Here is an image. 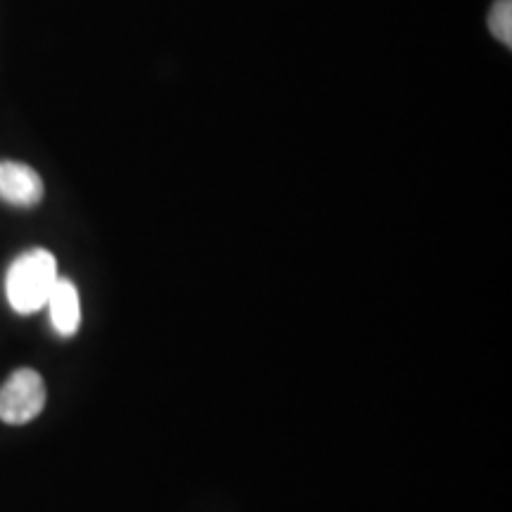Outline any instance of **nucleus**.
<instances>
[{"label":"nucleus","instance_id":"obj_2","mask_svg":"<svg viewBox=\"0 0 512 512\" xmlns=\"http://www.w3.org/2000/svg\"><path fill=\"white\" fill-rule=\"evenodd\" d=\"M46 408V384L31 368L15 370L0 387V420L27 425Z\"/></svg>","mask_w":512,"mask_h":512},{"label":"nucleus","instance_id":"obj_4","mask_svg":"<svg viewBox=\"0 0 512 512\" xmlns=\"http://www.w3.org/2000/svg\"><path fill=\"white\" fill-rule=\"evenodd\" d=\"M48 311H50V323H53V330L60 337H74L79 332L81 325V299L79 290L72 280L57 278L48 297Z\"/></svg>","mask_w":512,"mask_h":512},{"label":"nucleus","instance_id":"obj_5","mask_svg":"<svg viewBox=\"0 0 512 512\" xmlns=\"http://www.w3.org/2000/svg\"><path fill=\"white\" fill-rule=\"evenodd\" d=\"M489 29L503 46H512V0H496L489 12Z\"/></svg>","mask_w":512,"mask_h":512},{"label":"nucleus","instance_id":"obj_1","mask_svg":"<svg viewBox=\"0 0 512 512\" xmlns=\"http://www.w3.org/2000/svg\"><path fill=\"white\" fill-rule=\"evenodd\" d=\"M57 278H60L57 261L48 249L36 247L19 254L5 275V294H8L12 311H17L19 316L41 311Z\"/></svg>","mask_w":512,"mask_h":512},{"label":"nucleus","instance_id":"obj_3","mask_svg":"<svg viewBox=\"0 0 512 512\" xmlns=\"http://www.w3.org/2000/svg\"><path fill=\"white\" fill-rule=\"evenodd\" d=\"M46 195L41 176L22 162H0V200L12 207H36Z\"/></svg>","mask_w":512,"mask_h":512}]
</instances>
